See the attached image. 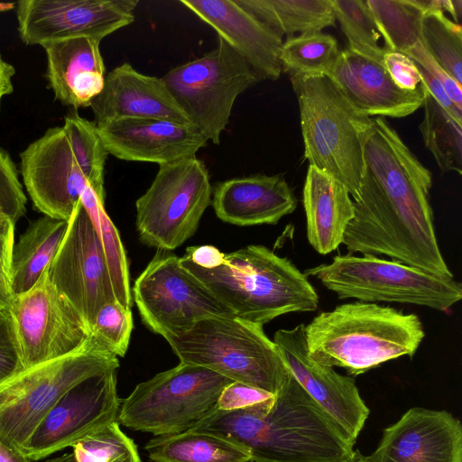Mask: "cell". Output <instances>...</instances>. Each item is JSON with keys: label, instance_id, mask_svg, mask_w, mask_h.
Instances as JSON below:
<instances>
[{"label": "cell", "instance_id": "cell-48", "mask_svg": "<svg viewBox=\"0 0 462 462\" xmlns=\"http://www.w3.org/2000/svg\"><path fill=\"white\" fill-rule=\"evenodd\" d=\"M45 462H77L73 453H67L60 457L51 458Z\"/></svg>", "mask_w": 462, "mask_h": 462}, {"label": "cell", "instance_id": "cell-24", "mask_svg": "<svg viewBox=\"0 0 462 462\" xmlns=\"http://www.w3.org/2000/svg\"><path fill=\"white\" fill-rule=\"evenodd\" d=\"M211 203L217 217L236 226L274 225L297 208L292 189L281 175L254 174L218 182Z\"/></svg>", "mask_w": 462, "mask_h": 462}, {"label": "cell", "instance_id": "cell-21", "mask_svg": "<svg viewBox=\"0 0 462 462\" xmlns=\"http://www.w3.org/2000/svg\"><path fill=\"white\" fill-rule=\"evenodd\" d=\"M348 102L367 116L402 118L423 106L427 90L399 88L382 63L347 48L340 51L327 75Z\"/></svg>", "mask_w": 462, "mask_h": 462}, {"label": "cell", "instance_id": "cell-5", "mask_svg": "<svg viewBox=\"0 0 462 462\" xmlns=\"http://www.w3.org/2000/svg\"><path fill=\"white\" fill-rule=\"evenodd\" d=\"M181 265L204 284L235 317L263 325L292 312L315 311L319 295L287 257L261 245L225 254L223 263L205 269L185 255Z\"/></svg>", "mask_w": 462, "mask_h": 462}, {"label": "cell", "instance_id": "cell-26", "mask_svg": "<svg viewBox=\"0 0 462 462\" xmlns=\"http://www.w3.org/2000/svg\"><path fill=\"white\" fill-rule=\"evenodd\" d=\"M302 194L310 245L320 254L337 250L354 217L348 190L328 173L309 165Z\"/></svg>", "mask_w": 462, "mask_h": 462}, {"label": "cell", "instance_id": "cell-14", "mask_svg": "<svg viewBox=\"0 0 462 462\" xmlns=\"http://www.w3.org/2000/svg\"><path fill=\"white\" fill-rule=\"evenodd\" d=\"M10 314L23 369L76 351L91 335L82 316L52 285L46 272L32 288L14 296Z\"/></svg>", "mask_w": 462, "mask_h": 462}, {"label": "cell", "instance_id": "cell-33", "mask_svg": "<svg viewBox=\"0 0 462 462\" xmlns=\"http://www.w3.org/2000/svg\"><path fill=\"white\" fill-rule=\"evenodd\" d=\"M340 51L337 40L322 32L289 37L280 53L282 71L289 76H327Z\"/></svg>", "mask_w": 462, "mask_h": 462}, {"label": "cell", "instance_id": "cell-20", "mask_svg": "<svg viewBox=\"0 0 462 462\" xmlns=\"http://www.w3.org/2000/svg\"><path fill=\"white\" fill-rule=\"evenodd\" d=\"M108 154L159 165L196 156L208 139L191 123L121 118L96 124Z\"/></svg>", "mask_w": 462, "mask_h": 462}, {"label": "cell", "instance_id": "cell-10", "mask_svg": "<svg viewBox=\"0 0 462 462\" xmlns=\"http://www.w3.org/2000/svg\"><path fill=\"white\" fill-rule=\"evenodd\" d=\"M232 382L206 367L180 362L137 384L121 402L117 420L155 436L188 430L215 408Z\"/></svg>", "mask_w": 462, "mask_h": 462}, {"label": "cell", "instance_id": "cell-41", "mask_svg": "<svg viewBox=\"0 0 462 462\" xmlns=\"http://www.w3.org/2000/svg\"><path fill=\"white\" fill-rule=\"evenodd\" d=\"M382 64L393 81L402 89L414 90L421 83L415 62L403 53L384 49Z\"/></svg>", "mask_w": 462, "mask_h": 462}, {"label": "cell", "instance_id": "cell-46", "mask_svg": "<svg viewBox=\"0 0 462 462\" xmlns=\"http://www.w3.org/2000/svg\"><path fill=\"white\" fill-rule=\"evenodd\" d=\"M14 74V67L4 60L0 54V109L2 98L14 91L12 78Z\"/></svg>", "mask_w": 462, "mask_h": 462}, {"label": "cell", "instance_id": "cell-43", "mask_svg": "<svg viewBox=\"0 0 462 462\" xmlns=\"http://www.w3.org/2000/svg\"><path fill=\"white\" fill-rule=\"evenodd\" d=\"M14 226L9 218L0 217V280L9 286L14 246Z\"/></svg>", "mask_w": 462, "mask_h": 462}, {"label": "cell", "instance_id": "cell-8", "mask_svg": "<svg viewBox=\"0 0 462 462\" xmlns=\"http://www.w3.org/2000/svg\"><path fill=\"white\" fill-rule=\"evenodd\" d=\"M119 365L117 356L91 334L76 351L22 369L0 383V436L21 448L68 390Z\"/></svg>", "mask_w": 462, "mask_h": 462}, {"label": "cell", "instance_id": "cell-37", "mask_svg": "<svg viewBox=\"0 0 462 462\" xmlns=\"http://www.w3.org/2000/svg\"><path fill=\"white\" fill-rule=\"evenodd\" d=\"M133 327L131 308L114 300L99 310L91 328V334L117 357H123L128 349Z\"/></svg>", "mask_w": 462, "mask_h": 462}, {"label": "cell", "instance_id": "cell-4", "mask_svg": "<svg viewBox=\"0 0 462 462\" xmlns=\"http://www.w3.org/2000/svg\"><path fill=\"white\" fill-rule=\"evenodd\" d=\"M107 155L95 122L77 112L62 126L49 128L20 153L23 184L34 207L69 222L88 186L105 200Z\"/></svg>", "mask_w": 462, "mask_h": 462}, {"label": "cell", "instance_id": "cell-28", "mask_svg": "<svg viewBox=\"0 0 462 462\" xmlns=\"http://www.w3.org/2000/svg\"><path fill=\"white\" fill-rule=\"evenodd\" d=\"M152 462H246L249 451L221 436L188 430L155 436L144 446Z\"/></svg>", "mask_w": 462, "mask_h": 462}, {"label": "cell", "instance_id": "cell-45", "mask_svg": "<svg viewBox=\"0 0 462 462\" xmlns=\"http://www.w3.org/2000/svg\"><path fill=\"white\" fill-rule=\"evenodd\" d=\"M22 449L0 436V462H30Z\"/></svg>", "mask_w": 462, "mask_h": 462}, {"label": "cell", "instance_id": "cell-42", "mask_svg": "<svg viewBox=\"0 0 462 462\" xmlns=\"http://www.w3.org/2000/svg\"><path fill=\"white\" fill-rule=\"evenodd\" d=\"M405 55L429 71L443 87L452 103L462 110V85L449 76L419 43Z\"/></svg>", "mask_w": 462, "mask_h": 462}, {"label": "cell", "instance_id": "cell-22", "mask_svg": "<svg viewBox=\"0 0 462 462\" xmlns=\"http://www.w3.org/2000/svg\"><path fill=\"white\" fill-rule=\"evenodd\" d=\"M180 3L210 25L260 78L276 80L282 72L280 53L282 37L236 0H180Z\"/></svg>", "mask_w": 462, "mask_h": 462}, {"label": "cell", "instance_id": "cell-13", "mask_svg": "<svg viewBox=\"0 0 462 462\" xmlns=\"http://www.w3.org/2000/svg\"><path fill=\"white\" fill-rule=\"evenodd\" d=\"M133 292L144 325L163 337L205 318L234 316L170 251L157 250L135 280Z\"/></svg>", "mask_w": 462, "mask_h": 462}, {"label": "cell", "instance_id": "cell-51", "mask_svg": "<svg viewBox=\"0 0 462 462\" xmlns=\"http://www.w3.org/2000/svg\"><path fill=\"white\" fill-rule=\"evenodd\" d=\"M140 462H142V461H140Z\"/></svg>", "mask_w": 462, "mask_h": 462}, {"label": "cell", "instance_id": "cell-12", "mask_svg": "<svg viewBox=\"0 0 462 462\" xmlns=\"http://www.w3.org/2000/svg\"><path fill=\"white\" fill-rule=\"evenodd\" d=\"M212 190L208 169L196 156L159 165L135 203L142 243L165 251L181 245L196 233Z\"/></svg>", "mask_w": 462, "mask_h": 462}, {"label": "cell", "instance_id": "cell-38", "mask_svg": "<svg viewBox=\"0 0 462 462\" xmlns=\"http://www.w3.org/2000/svg\"><path fill=\"white\" fill-rule=\"evenodd\" d=\"M26 196L11 156L0 148V217L14 224L25 212Z\"/></svg>", "mask_w": 462, "mask_h": 462}, {"label": "cell", "instance_id": "cell-34", "mask_svg": "<svg viewBox=\"0 0 462 462\" xmlns=\"http://www.w3.org/2000/svg\"><path fill=\"white\" fill-rule=\"evenodd\" d=\"M421 42L434 60L462 85V28L444 13L427 12L421 20Z\"/></svg>", "mask_w": 462, "mask_h": 462}, {"label": "cell", "instance_id": "cell-23", "mask_svg": "<svg viewBox=\"0 0 462 462\" xmlns=\"http://www.w3.org/2000/svg\"><path fill=\"white\" fill-rule=\"evenodd\" d=\"M90 107L95 124L121 118L190 123L162 79L142 74L126 62L106 74Z\"/></svg>", "mask_w": 462, "mask_h": 462}, {"label": "cell", "instance_id": "cell-35", "mask_svg": "<svg viewBox=\"0 0 462 462\" xmlns=\"http://www.w3.org/2000/svg\"><path fill=\"white\" fill-rule=\"evenodd\" d=\"M336 20L347 39V49L382 63L384 49L365 0H331Z\"/></svg>", "mask_w": 462, "mask_h": 462}, {"label": "cell", "instance_id": "cell-3", "mask_svg": "<svg viewBox=\"0 0 462 462\" xmlns=\"http://www.w3.org/2000/svg\"><path fill=\"white\" fill-rule=\"evenodd\" d=\"M424 336L417 315L362 301L338 305L305 325L309 356L351 375L403 356L411 357Z\"/></svg>", "mask_w": 462, "mask_h": 462}, {"label": "cell", "instance_id": "cell-29", "mask_svg": "<svg viewBox=\"0 0 462 462\" xmlns=\"http://www.w3.org/2000/svg\"><path fill=\"white\" fill-rule=\"evenodd\" d=\"M280 36L321 32L334 26L331 0H236Z\"/></svg>", "mask_w": 462, "mask_h": 462}, {"label": "cell", "instance_id": "cell-25", "mask_svg": "<svg viewBox=\"0 0 462 462\" xmlns=\"http://www.w3.org/2000/svg\"><path fill=\"white\" fill-rule=\"evenodd\" d=\"M100 42L78 37L42 45L50 87L62 104L74 108L90 106L91 101L101 92L106 67Z\"/></svg>", "mask_w": 462, "mask_h": 462}, {"label": "cell", "instance_id": "cell-18", "mask_svg": "<svg viewBox=\"0 0 462 462\" xmlns=\"http://www.w3.org/2000/svg\"><path fill=\"white\" fill-rule=\"evenodd\" d=\"M273 342L292 377L356 443L370 411L355 380L309 356L304 324L291 329H279L274 334Z\"/></svg>", "mask_w": 462, "mask_h": 462}, {"label": "cell", "instance_id": "cell-15", "mask_svg": "<svg viewBox=\"0 0 462 462\" xmlns=\"http://www.w3.org/2000/svg\"><path fill=\"white\" fill-rule=\"evenodd\" d=\"M45 272L52 285L79 312L90 331L99 310L116 300L100 236L81 201Z\"/></svg>", "mask_w": 462, "mask_h": 462}, {"label": "cell", "instance_id": "cell-19", "mask_svg": "<svg viewBox=\"0 0 462 462\" xmlns=\"http://www.w3.org/2000/svg\"><path fill=\"white\" fill-rule=\"evenodd\" d=\"M367 462H462V425L451 413L409 409L384 429Z\"/></svg>", "mask_w": 462, "mask_h": 462}, {"label": "cell", "instance_id": "cell-49", "mask_svg": "<svg viewBox=\"0 0 462 462\" xmlns=\"http://www.w3.org/2000/svg\"><path fill=\"white\" fill-rule=\"evenodd\" d=\"M246 462H272V461H266V460H261V459H257V458H253L251 457L248 461ZM345 462H367L366 461V457H365L364 455H362L360 453V451L358 450L356 455L350 460L348 461H345Z\"/></svg>", "mask_w": 462, "mask_h": 462}, {"label": "cell", "instance_id": "cell-47", "mask_svg": "<svg viewBox=\"0 0 462 462\" xmlns=\"http://www.w3.org/2000/svg\"><path fill=\"white\" fill-rule=\"evenodd\" d=\"M14 299L11 287L0 280V318L10 313Z\"/></svg>", "mask_w": 462, "mask_h": 462}, {"label": "cell", "instance_id": "cell-40", "mask_svg": "<svg viewBox=\"0 0 462 462\" xmlns=\"http://www.w3.org/2000/svg\"><path fill=\"white\" fill-rule=\"evenodd\" d=\"M22 369L14 321L8 313L0 318V383Z\"/></svg>", "mask_w": 462, "mask_h": 462}, {"label": "cell", "instance_id": "cell-44", "mask_svg": "<svg viewBox=\"0 0 462 462\" xmlns=\"http://www.w3.org/2000/svg\"><path fill=\"white\" fill-rule=\"evenodd\" d=\"M184 255L196 265L211 269L223 263L225 254L215 246L201 245L188 247Z\"/></svg>", "mask_w": 462, "mask_h": 462}, {"label": "cell", "instance_id": "cell-50", "mask_svg": "<svg viewBox=\"0 0 462 462\" xmlns=\"http://www.w3.org/2000/svg\"><path fill=\"white\" fill-rule=\"evenodd\" d=\"M15 4L14 3H0V12L7 11L14 8Z\"/></svg>", "mask_w": 462, "mask_h": 462}, {"label": "cell", "instance_id": "cell-9", "mask_svg": "<svg viewBox=\"0 0 462 462\" xmlns=\"http://www.w3.org/2000/svg\"><path fill=\"white\" fill-rule=\"evenodd\" d=\"M319 280L339 300L411 304L448 311L462 298L459 282L439 278L374 255H337L304 273Z\"/></svg>", "mask_w": 462, "mask_h": 462}, {"label": "cell", "instance_id": "cell-6", "mask_svg": "<svg viewBox=\"0 0 462 462\" xmlns=\"http://www.w3.org/2000/svg\"><path fill=\"white\" fill-rule=\"evenodd\" d=\"M290 79L300 108L305 159L341 182L355 200L373 118L356 109L328 76Z\"/></svg>", "mask_w": 462, "mask_h": 462}, {"label": "cell", "instance_id": "cell-11", "mask_svg": "<svg viewBox=\"0 0 462 462\" xmlns=\"http://www.w3.org/2000/svg\"><path fill=\"white\" fill-rule=\"evenodd\" d=\"M162 79L190 123L219 144L237 97L260 78L223 39L208 53L169 70Z\"/></svg>", "mask_w": 462, "mask_h": 462}, {"label": "cell", "instance_id": "cell-32", "mask_svg": "<svg viewBox=\"0 0 462 462\" xmlns=\"http://www.w3.org/2000/svg\"><path fill=\"white\" fill-rule=\"evenodd\" d=\"M80 201L100 236L116 300L123 306L131 308L132 295L126 254L119 233L105 210V200L88 186Z\"/></svg>", "mask_w": 462, "mask_h": 462}, {"label": "cell", "instance_id": "cell-16", "mask_svg": "<svg viewBox=\"0 0 462 462\" xmlns=\"http://www.w3.org/2000/svg\"><path fill=\"white\" fill-rule=\"evenodd\" d=\"M116 371L91 375L68 390L39 422L21 447L30 460H38L117 420L121 400Z\"/></svg>", "mask_w": 462, "mask_h": 462}, {"label": "cell", "instance_id": "cell-36", "mask_svg": "<svg viewBox=\"0 0 462 462\" xmlns=\"http://www.w3.org/2000/svg\"><path fill=\"white\" fill-rule=\"evenodd\" d=\"M77 462H140L134 441L120 429L118 420L112 421L73 447Z\"/></svg>", "mask_w": 462, "mask_h": 462}, {"label": "cell", "instance_id": "cell-39", "mask_svg": "<svg viewBox=\"0 0 462 462\" xmlns=\"http://www.w3.org/2000/svg\"><path fill=\"white\" fill-rule=\"evenodd\" d=\"M275 394L264 390L239 383L232 382L222 391L215 409L220 411H237L272 400Z\"/></svg>", "mask_w": 462, "mask_h": 462}, {"label": "cell", "instance_id": "cell-2", "mask_svg": "<svg viewBox=\"0 0 462 462\" xmlns=\"http://www.w3.org/2000/svg\"><path fill=\"white\" fill-rule=\"evenodd\" d=\"M189 430L221 436L272 462H345L358 451L291 374L272 400L237 411L214 408Z\"/></svg>", "mask_w": 462, "mask_h": 462}, {"label": "cell", "instance_id": "cell-7", "mask_svg": "<svg viewBox=\"0 0 462 462\" xmlns=\"http://www.w3.org/2000/svg\"><path fill=\"white\" fill-rule=\"evenodd\" d=\"M181 363L276 394L291 374L263 326L235 316L202 319L164 337Z\"/></svg>", "mask_w": 462, "mask_h": 462}, {"label": "cell", "instance_id": "cell-27", "mask_svg": "<svg viewBox=\"0 0 462 462\" xmlns=\"http://www.w3.org/2000/svg\"><path fill=\"white\" fill-rule=\"evenodd\" d=\"M69 222L44 216L32 222L14 244L11 290L20 295L40 280L55 257L68 229Z\"/></svg>", "mask_w": 462, "mask_h": 462}, {"label": "cell", "instance_id": "cell-31", "mask_svg": "<svg viewBox=\"0 0 462 462\" xmlns=\"http://www.w3.org/2000/svg\"><path fill=\"white\" fill-rule=\"evenodd\" d=\"M427 90V89H426ZM419 125L422 140L442 172L462 173V124L426 93Z\"/></svg>", "mask_w": 462, "mask_h": 462}, {"label": "cell", "instance_id": "cell-17", "mask_svg": "<svg viewBox=\"0 0 462 462\" xmlns=\"http://www.w3.org/2000/svg\"><path fill=\"white\" fill-rule=\"evenodd\" d=\"M138 0H22L18 32L26 45L89 37L101 41L134 21Z\"/></svg>", "mask_w": 462, "mask_h": 462}, {"label": "cell", "instance_id": "cell-1", "mask_svg": "<svg viewBox=\"0 0 462 462\" xmlns=\"http://www.w3.org/2000/svg\"><path fill=\"white\" fill-rule=\"evenodd\" d=\"M431 172L383 117L373 118L364 175L343 245L348 254L385 255L439 278H454L436 236Z\"/></svg>", "mask_w": 462, "mask_h": 462}, {"label": "cell", "instance_id": "cell-30", "mask_svg": "<svg viewBox=\"0 0 462 462\" xmlns=\"http://www.w3.org/2000/svg\"><path fill=\"white\" fill-rule=\"evenodd\" d=\"M365 2L383 38V49L406 54L421 43V20L425 13L416 0Z\"/></svg>", "mask_w": 462, "mask_h": 462}]
</instances>
